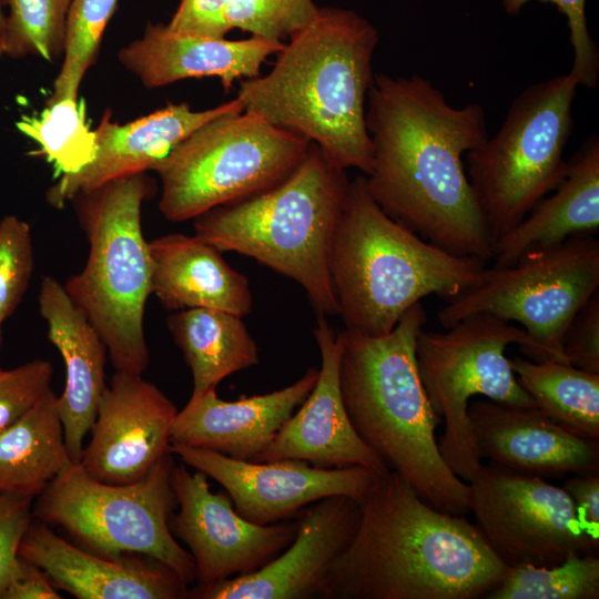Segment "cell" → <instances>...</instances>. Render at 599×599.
<instances>
[{
  "instance_id": "5bb4252c",
  "label": "cell",
  "mask_w": 599,
  "mask_h": 599,
  "mask_svg": "<svg viewBox=\"0 0 599 599\" xmlns=\"http://www.w3.org/2000/svg\"><path fill=\"white\" fill-rule=\"evenodd\" d=\"M172 488L179 510L170 529L190 549L196 586H209L258 570L290 546L296 518L257 525L243 518L230 496L212 493L207 476L174 465Z\"/></svg>"
},
{
  "instance_id": "3957f363",
  "label": "cell",
  "mask_w": 599,
  "mask_h": 599,
  "mask_svg": "<svg viewBox=\"0 0 599 599\" xmlns=\"http://www.w3.org/2000/svg\"><path fill=\"white\" fill-rule=\"evenodd\" d=\"M265 75L241 81L244 110L316 144L337 167L366 175L373 149L365 113L378 30L357 12L318 7L288 37Z\"/></svg>"
},
{
  "instance_id": "7c38bea8",
  "label": "cell",
  "mask_w": 599,
  "mask_h": 599,
  "mask_svg": "<svg viewBox=\"0 0 599 599\" xmlns=\"http://www.w3.org/2000/svg\"><path fill=\"white\" fill-rule=\"evenodd\" d=\"M598 287L599 241L593 234L575 235L526 253L512 265L486 267L480 280L437 316L444 328L474 314L516 322L532 343L529 359L567 363L565 329Z\"/></svg>"
},
{
  "instance_id": "6da1fadb",
  "label": "cell",
  "mask_w": 599,
  "mask_h": 599,
  "mask_svg": "<svg viewBox=\"0 0 599 599\" xmlns=\"http://www.w3.org/2000/svg\"><path fill=\"white\" fill-rule=\"evenodd\" d=\"M366 128L369 195L393 220L458 256L493 258V242L463 156L487 139L479 103L453 106L428 79L375 73Z\"/></svg>"
},
{
  "instance_id": "f35d334b",
  "label": "cell",
  "mask_w": 599,
  "mask_h": 599,
  "mask_svg": "<svg viewBox=\"0 0 599 599\" xmlns=\"http://www.w3.org/2000/svg\"><path fill=\"white\" fill-rule=\"evenodd\" d=\"M33 497L0 494V592L19 559L21 539L33 519Z\"/></svg>"
},
{
  "instance_id": "d6a6232c",
  "label": "cell",
  "mask_w": 599,
  "mask_h": 599,
  "mask_svg": "<svg viewBox=\"0 0 599 599\" xmlns=\"http://www.w3.org/2000/svg\"><path fill=\"white\" fill-rule=\"evenodd\" d=\"M72 0H2L6 16L3 55L53 62L63 57L67 16Z\"/></svg>"
},
{
  "instance_id": "ac0fdd59",
  "label": "cell",
  "mask_w": 599,
  "mask_h": 599,
  "mask_svg": "<svg viewBox=\"0 0 599 599\" xmlns=\"http://www.w3.org/2000/svg\"><path fill=\"white\" fill-rule=\"evenodd\" d=\"M314 336L322 359L316 384L252 461L298 459L322 468L363 466L385 474L388 466L362 440L346 414L338 376L341 343L324 315L318 318Z\"/></svg>"
},
{
  "instance_id": "7402d4cb",
  "label": "cell",
  "mask_w": 599,
  "mask_h": 599,
  "mask_svg": "<svg viewBox=\"0 0 599 599\" xmlns=\"http://www.w3.org/2000/svg\"><path fill=\"white\" fill-rule=\"evenodd\" d=\"M284 43L252 35L203 37L149 22L141 38L120 49L118 59L146 89L190 78H217L227 93L236 80L260 77L262 64Z\"/></svg>"
},
{
  "instance_id": "603a6c76",
  "label": "cell",
  "mask_w": 599,
  "mask_h": 599,
  "mask_svg": "<svg viewBox=\"0 0 599 599\" xmlns=\"http://www.w3.org/2000/svg\"><path fill=\"white\" fill-rule=\"evenodd\" d=\"M317 377L318 369L309 367L292 385L234 402L221 399L215 389L190 397L174 418L170 444L254 460L306 399Z\"/></svg>"
},
{
  "instance_id": "ab89813d",
  "label": "cell",
  "mask_w": 599,
  "mask_h": 599,
  "mask_svg": "<svg viewBox=\"0 0 599 599\" xmlns=\"http://www.w3.org/2000/svg\"><path fill=\"white\" fill-rule=\"evenodd\" d=\"M62 598L48 575L34 564L19 557L0 599Z\"/></svg>"
},
{
  "instance_id": "8fae6325",
  "label": "cell",
  "mask_w": 599,
  "mask_h": 599,
  "mask_svg": "<svg viewBox=\"0 0 599 599\" xmlns=\"http://www.w3.org/2000/svg\"><path fill=\"white\" fill-rule=\"evenodd\" d=\"M416 338L418 373L428 399L444 422L438 440L448 468L469 483L481 466L468 419L476 397L518 406H536L521 388L505 351L518 344L522 354L531 348L525 329L489 314L467 316L446 328Z\"/></svg>"
},
{
  "instance_id": "277c9868",
  "label": "cell",
  "mask_w": 599,
  "mask_h": 599,
  "mask_svg": "<svg viewBox=\"0 0 599 599\" xmlns=\"http://www.w3.org/2000/svg\"><path fill=\"white\" fill-rule=\"evenodd\" d=\"M419 302L385 335L339 333V389L348 419L362 438L430 506L468 511V483L444 461L436 440L441 422L423 386L416 338L426 323Z\"/></svg>"
},
{
  "instance_id": "83f0119b",
  "label": "cell",
  "mask_w": 599,
  "mask_h": 599,
  "mask_svg": "<svg viewBox=\"0 0 599 599\" xmlns=\"http://www.w3.org/2000/svg\"><path fill=\"white\" fill-rule=\"evenodd\" d=\"M57 395L50 390L0 433V494L35 498L73 461L64 441Z\"/></svg>"
},
{
  "instance_id": "484cf974",
  "label": "cell",
  "mask_w": 599,
  "mask_h": 599,
  "mask_svg": "<svg viewBox=\"0 0 599 599\" xmlns=\"http://www.w3.org/2000/svg\"><path fill=\"white\" fill-rule=\"evenodd\" d=\"M567 175L549 197L493 246L495 267H506L524 254L599 229V138L590 135L567 160Z\"/></svg>"
},
{
  "instance_id": "44dd1931",
  "label": "cell",
  "mask_w": 599,
  "mask_h": 599,
  "mask_svg": "<svg viewBox=\"0 0 599 599\" xmlns=\"http://www.w3.org/2000/svg\"><path fill=\"white\" fill-rule=\"evenodd\" d=\"M235 98L206 110H193L189 103L166 106L125 124L111 121L106 111L94 129L97 154L74 174L60 175L47 191V201L62 209L78 194L90 192L121 177L145 173L204 123L231 111H243Z\"/></svg>"
},
{
  "instance_id": "836d02e7",
  "label": "cell",
  "mask_w": 599,
  "mask_h": 599,
  "mask_svg": "<svg viewBox=\"0 0 599 599\" xmlns=\"http://www.w3.org/2000/svg\"><path fill=\"white\" fill-rule=\"evenodd\" d=\"M118 0H72L65 22L62 64L47 102L78 98L80 84L94 64Z\"/></svg>"
},
{
  "instance_id": "f546056e",
  "label": "cell",
  "mask_w": 599,
  "mask_h": 599,
  "mask_svg": "<svg viewBox=\"0 0 599 599\" xmlns=\"http://www.w3.org/2000/svg\"><path fill=\"white\" fill-rule=\"evenodd\" d=\"M521 388L552 422L587 439L599 440V373L554 359L509 358Z\"/></svg>"
},
{
  "instance_id": "7a4b0ae2",
  "label": "cell",
  "mask_w": 599,
  "mask_h": 599,
  "mask_svg": "<svg viewBox=\"0 0 599 599\" xmlns=\"http://www.w3.org/2000/svg\"><path fill=\"white\" fill-rule=\"evenodd\" d=\"M359 505L357 530L329 568L324 599H475L508 569L475 524L430 506L392 469Z\"/></svg>"
},
{
  "instance_id": "d590c367",
  "label": "cell",
  "mask_w": 599,
  "mask_h": 599,
  "mask_svg": "<svg viewBox=\"0 0 599 599\" xmlns=\"http://www.w3.org/2000/svg\"><path fill=\"white\" fill-rule=\"evenodd\" d=\"M53 367L34 359L0 372V433L29 413L51 389Z\"/></svg>"
},
{
  "instance_id": "5b68a950",
  "label": "cell",
  "mask_w": 599,
  "mask_h": 599,
  "mask_svg": "<svg viewBox=\"0 0 599 599\" xmlns=\"http://www.w3.org/2000/svg\"><path fill=\"white\" fill-rule=\"evenodd\" d=\"M487 262L450 254L389 217L365 176L349 182L331 255V276L345 329L390 332L422 298L447 302L474 286Z\"/></svg>"
},
{
  "instance_id": "ffe728a7",
  "label": "cell",
  "mask_w": 599,
  "mask_h": 599,
  "mask_svg": "<svg viewBox=\"0 0 599 599\" xmlns=\"http://www.w3.org/2000/svg\"><path fill=\"white\" fill-rule=\"evenodd\" d=\"M18 555L42 569L57 589L79 599L189 598V585L163 562L142 555H95L34 517Z\"/></svg>"
},
{
  "instance_id": "30bf717a",
  "label": "cell",
  "mask_w": 599,
  "mask_h": 599,
  "mask_svg": "<svg viewBox=\"0 0 599 599\" xmlns=\"http://www.w3.org/2000/svg\"><path fill=\"white\" fill-rule=\"evenodd\" d=\"M169 450L141 479L108 484L92 478L79 463L64 468L37 496L33 517L68 532L81 548L106 558L142 555L156 559L186 583L195 581V565L170 529L176 507Z\"/></svg>"
},
{
  "instance_id": "1f68e13d",
  "label": "cell",
  "mask_w": 599,
  "mask_h": 599,
  "mask_svg": "<svg viewBox=\"0 0 599 599\" xmlns=\"http://www.w3.org/2000/svg\"><path fill=\"white\" fill-rule=\"evenodd\" d=\"M488 599H598L599 558L597 554L568 555L554 566L508 567Z\"/></svg>"
},
{
  "instance_id": "52a82bcc",
  "label": "cell",
  "mask_w": 599,
  "mask_h": 599,
  "mask_svg": "<svg viewBox=\"0 0 599 599\" xmlns=\"http://www.w3.org/2000/svg\"><path fill=\"white\" fill-rule=\"evenodd\" d=\"M153 191L152 179L139 173L72 199L89 256L63 285L101 336L115 372L136 375L149 364L143 318L152 294L151 257L141 209Z\"/></svg>"
},
{
  "instance_id": "4316f807",
  "label": "cell",
  "mask_w": 599,
  "mask_h": 599,
  "mask_svg": "<svg viewBox=\"0 0 599 599\" xmlns=\"http://www.w3.org/2000/svg\"><path fill=\"white\" fill-rule=\"evenodd\" d=\"M167 326L192 373L191 397L258 363L257 345L236 314L215 308L176 311Z\"/></svg>"
},
{
  "instance_id": "d4e9b609",
  "label": "cell",
  "mask_w": 599,
  "mask_h": 599,
  "mask_svg": "<svg viewBox=\"0 0 599 599\" xmlns=\"http://www.w3.org/2000/svg\"><path fill=\"white\" fill-rule=\"evenodd\" d=\"M152 293L170 311L215 308L241 317L252 309L245 275L199 237L173 233L149 242Z\"/></svg>"
},
{
  "instance_id": "d6986e66",
  "label": "cell",
  "mask_w": 599,
  "mask_h": 599,
  "mask_svg": "<svg viewBox=\"0 0 599 599\" xmlns=\"http://www.w3.org/2000/svg\"><path fill=\"white\" fill-rule=\"evenodd\" d=\"M467 415L481 460L545 479L599 471V440L568 432L536 406L476 397Z\"/></svg>"
},
{
  "instance_id": "8d00e7d4",
  "label": "cell",
  "mask_w": 599,
  "mask_h": 599,
  "mask_svg": "<svg viewBox=\"0 0 599 599\" xmlns=\"http://www.w3.org/2000/svg\"><path fill=\"white\" fill-rule=\"evenodd\" d=\"M531 0H501L506 13L516 16ZM554 3L567 19L569 41L573 49V63L570 72L579 85L593 89L599 78V50L592 39L586 18V0H540Z\"/></svg>"
},
{
  "instance_id": "b9f144b4",
  "label": "cell",
  "mask_w": 599,
  "mask_h": 599,
  "mask_svg": "<svg viewBox=\"0 0 599 599\" xmlns=\"http://www.w3.org/2000/svg\"><path fill=\"white\" fill-rule=\"evenodd\" d=\"M4 30H6V16L3 14L1 10V0H0V57L3 55Z\"/></svg>"
},
{
  "instance_id": "ba28073f",
  "label": "cell",
  "mask_w": 599,
  "mask_h": 599,
  "mask_svg": "<svg viewBox=\"0 0 599 599\" xmlns=\"http://www.w3.org/2000/svg\"><path fill=\"white\" fill-rule=\"evenodd\" d=\"M578 85L570 71L530 84L512 100L499 130L465 154L493 246L565 180Z\"/></svg>"
},
{
  "instance_id": "9c48e42d",
  "label": "cell",
  "mask_w": 599,
  "mask_h": 599,
  "mask_svg": "<svg viewBox=\"0 0 599 599\" xmlns=\"http://www.w3.org/2000/svg\"><path fill=\"white\" fill-rule=\"evenodd\" d=\"M311 142L243 110L196 129L152 169L161 182L159 209L171 222L264 192L303 161Z\"/></svg>"
},
{
  "instance_id": "7bdbcfd3",
  "label": "cell",
  "mask_w": 599,
  "mask_h": 599,
  "mask_svg": "<svg viewBox=\"0 0 599 599\" xmlns=\"http://www.w3.org/2000/svg\"><path fill=\"white\" fill-rule=\"evenodd\" d=\"M1 325L2 323H0V342H1ZM2 370L1 366H0V372Z\"/></svg>"
},
{
  "instance_id": "74e56055",
  "label": "cell",
  "mask_w": 599,
  "mask_h": 599,
  "mask_svg": "<svg viewBox=\"0 0 599 599\" xmlns=\"http://www.w3.org/2000/svg\"><path fill=\"white\" fill-rule=\"evenodd\" d=\"M567 363L586 372L599 373V292L575 314L562 336Z\"/></svg>"
},
{
  "instance_id": "f1b7e54d",
  "label": "cell",
  "mask_w": 599,
  "mask_h": 599,
  "mask_svg": "<svg viewBox=\"0 0 599 599\" xmlns=\"http://www.w3.org/2000/svg\"><path fill=\"white\" fill-rule=\"evenodd\" d=\"M313 0H180L169 28L211 38L233 29L284 42L315 14Z\"/></svg>"
},
{
  "instance_id": "8992f818",
  "label": "cell",
  "mask_w": 599,
  "mask_h": 599,
  "mask_svg": "<svg viewBox=\"0 0 599 599\" xmlns=\"http://www.w3.org/2000/svg\"><path fill=\"white\" fill-rule=\"evenodd\" d=\"M345 171L311 143L300 165L275 186L195 217V235L292 278L321 315L338 314L331 255L351 182Z\"/></svg>"
},
{
  "instance_id": "cb8c5ba5",
  "label": "cell",
  "mask_w": 599,
  "mask_h": 599,
  "mask_svg": "<svg viewBox=\"0 0 599 599\" xmlns=\"http://www.w3.org/2000/svg\"><path fill=\"white\" fill-rule=\"evenodd\" d=\"M39 312L47 323L48 338L60 352L65 366V384L58 397L64 441L73 463H79L83 440L91 430L106 387V346L64 286L52 276L41 281Z\"/></svg>"
},
{
  "instance_id": "e575fe53",
  "label": "cell",
  "mask_w": 599,
  "mask_h": 599,
  "mask_svg": "<svg viewBox=\"0 0 599 599\" xmlns=\"http://www.w3.org/2000/svg\"><path fill=\"white\" fill-rule=\"evenodd\" d=\"M33 272L29 224L16 215L0 221V323L18 307Z\"/></svg>"
},
{
  "instance_id": "2e32d148",
  "label": "cell",
  "mask_w": 599,
  "mask_h": 599,
  "mask_svg": "<svg viewBox=\"0 0 599 599\" xmlns=\"http://www.w3.org/2000/svg\"><path fill=\"white\" fill-rule=\"evenodd\" d=\"M295 538L276 558L251 573L189 589L192 599L323 598L333 561L355 536L361 505L336 495L305 507Z\"/></svg>"
},
{
  "instance_id": "4fadbf2b",
  "label": "cell",
  "mask_w": 599,
  "mask_h": 599,
  "mask_svg": "<svg viewBox=\"0 0 599 599\" xmlns=\"http://www.w3.org/2000/svg\"><path fill=\"white\" fill-rule=\"evenodd\" d=\"M468 511L490 549L508 567L554 566L568 555L597 554L568 493L547 479L488 463L468 483Z\"/></svg>"
},
{
  "instance_id": "9a60e30c",
  "label": "cell",
  "mask_w": 599,
  "mask_h": 599,
  "mask_svg": "<svg viewBox=\"0 0 599 599\" xmlns=\"http://www.w3.org/2000/svg\"><path fill=\"white\" fill-rule=\"evenodd\" d=\"M170 450L219 483L237 514L257 525L293 519L331 496H348L361 504L383 475L363 466L322 468L298 459L240 460L183 445L170 444Z\"/></svg>"
},
{
  "instance_id": "e0dca14e",
  "label": "cell",
  "mask_w": 599,
  "mask_h": 599,
  "mask_svg": "<svg viewBox=\"0 0 599 599\" xmlns=\"http://www.w3.org/2000/svg\"><path fill=\"white\" fill-rule=\"evenodd\" d=\"M175 405L142 375L115 372L99 403L79 461L92 478L124 485L144 477L170 450Z\"/></svg>"
},
{
  "instance_id": "60d3db41",
  "label": "cell",
  "mask_w": 599,
  "mask_h": 599,
  "mask_svg": "<svg viewBox=\"0 0 599 599\" xmlns=\"http://www.w3.org/2000/svg\"><path fill=\"white\" fill-rule=\"evenodd\" d=\"M562 488L587 526L599 532V471L572 474L564 481Z\"/></svg>"
},
{
  "instance_id": "4dcf8cb0",
  "label": "cell",
  "mask_w": 599,
  "mask_h": 599,
  "mask_svg": "<svg viewBox=\"0 0 599 599\" xmlns=\"http://www.w3.org/2000/svg\"><path fill=\"white\" fill-rule=\"evenodd\" d=\"M16 126L39 145L38 153L59 176L81 171L97 154L95 132L87 120L85 102L78 98L45 102L41 112L21 115Z\"/></svg>"
}]
</instances>
